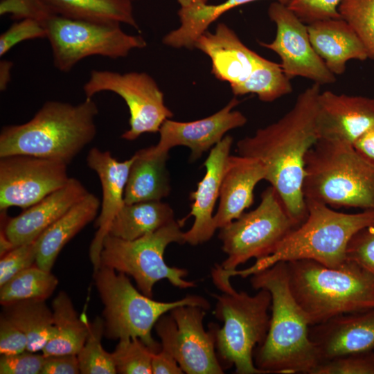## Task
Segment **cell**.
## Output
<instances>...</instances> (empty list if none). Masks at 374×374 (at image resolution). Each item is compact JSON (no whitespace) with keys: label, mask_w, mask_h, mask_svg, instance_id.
Instances as JSON below:
<instances>
[{"label":"cell","mask_w":374,"mask_h":374,"mask_svg":"<svg viewBox=\"0 0 374 374\" xmlns=\"http://www.w3.org/2000/svg\"><path fill=\"white\" fill-rule=\"evenodd\" d=\"M83 90L86 98L112 91L125 101L130 115V129L121 138L127 141L135 140L144 133L159 132L163 123L173 116L155 80L144 72L92 70Z\"/></svg>","instance_id":"12"},{"label":"cell","mask_w":374,"mask_h":374,"mask_svg":"<svg viewBox=\"0 0 374 374\" xmlns=\"http://www.w3.org/2000/svg\"><path fill=\"white\" fill-rule=\"evenodd\" d=\"M80 373L77 355L46 356L41 374Z\"/></svg>","instance_id":"44"},{"label":"cell","mask_w":374,"mask_h":374,"mask_svg":"<svg viewBox=\"0 0 374 374\" xmlns=\"http://www.w3.org/2000/svg\"><path fill=\"white\" fill-rule=\"evenodd\" d=\"M13 63L8 60H1L0 62V90L3 91L6 89L10 80V71Z\"/></svg>","instance_id":"47"},{"label":"cell","mask_w":374,"mask_h":374,"mask_svg":"<svg viewBox=\"0 0 374 374\" xmlns=\"http://www.w3.org/2000/svg\"><path fill=\"white\" fill-rule=\"evenodd\" d=\"M221 291L212 296L216 299L214 314L223 326L211 323L210 331L222 368L234 366L237 374H263L254 364L253 353L265 341L269 328L270 292L260 289L250 295L237 292L232 285Z\"/></svg>","instance_id":"7"},{"label":"cell","mask_w":374,"mask_h":374,"mask_svg":"<svg viewBox=\"0 0 374 374\" xmlns=\"http://www.w3.org/2000/svg\"><path fill=\"white\" fill-rule=\"evenodd\" d=\"M38 21L50 42L53 64L62 72H69L91 55L117 59L147 45L142 36L125 33L118 22L72 19L49 12Z\"/></svg>","instance_id":"10"},{"label":"cell","mask_w":374,"mask_h":374,"mask_svg":"<svg viewBox=\"0 0 374 374\" xmlns=\"http://www.w3.org/2000/svg\"><path fill=\"white\" fill-rule=\"evenodd\" d=\"M290 291L310 326L374 308V279L346 260L330 267L312 260L286 262Z\"/></svg>","instance_id":"4"},{"label":"cell","mask_w":374,"mask_h":374,"mask_svg":"<svg viewBox=\"0 0 374 374\" xmlns=\"http://www.w3.org/2000/svg\"><path fill=\"white\" fill-rule=\"evenodd\" d=\"M89 193L80 181L70 177L62 188L8 218L3 229L14 247L32 242Z\"/></svg>","instance_id":"21"},{"label":"cell","mask_w":374,"mask_h":374,"mask_svg":"<svg viewBox=\"0 0 374 374\" xmlns=\"http://www.w3.org/2000/svg\"><path fill=\"white\" fill-rule=\"evenodd\" d=\"M233 139L225 136L211 150L204 163L206 172L197 184V189L190 194L193 201L188 216H193L194 222L184 232L186 243L195 246L208 241L216 231L213 210L220 196L223 174Z\"/></svg>","instance_id":"20"},{"label":"cell","mask_w":374,"mask_h":374,"mask_svg":"<svg viewBox=\"0 0 374 374\" xmlns=\"http://www.w3.org/2000/svg\"><path fill=\"white\" fill-rule=\"evenodd\" d=\"M1 1H2V0H1Z\"/></svg>","instance_id":"51"},{"label":"cell","mask_w":374,"mask_h":374,"mask_svg":"<svg viewBox=\"0 0 374 374\" xmlns=\"http://www.w3.org/2000/svg\"><path fill=\"white\" fill-rule=\"evenodd\" d=\"M195 48L210 57L215 77L227 82L231 87L244 82L262 57L244 45L224 23L218 24L214 33H202Z\"/></svg>","instance_id":"22"},{"label":"cell","mask_w":374,"mask_h":374,"mask_svg":"<svg viewBox=\"0 0 374 374\" xmlns=\"http://www.w3.org/2000/svg\"><path fill=\"white\" fill-rule=\"evenodd\" d=\"M28 339L25 333L12 321L1 314L0 354L8 355L27 350Z\"/></svg>","instance_id":"43"},{"label":"cell","mask_w":374,"mask_h":374,"mask_svg":"<svg viewBox=\"0 0 374 374\" xmlns=\"http://www.w3.org/2000/svg\"><path fill=\"white\" fill-rule=\"evenodd\" d=\"M98 114V106L92 98H86L75 105L46 101L26 123L2 127L0 157L23 154L69 165L95 138Z\"/></svg>","instance_id":"3"},{"label":"cell","mask_w":374,"mask_h":374,"mask_svg":"<svg viewBox=\"0 0 374 374\" xmlns=\"http://www.w3.org/2000/svg\"><path fill=\"white\" fill-rule=\"evenodd\" d=\"M235 96L255 93L263 102H272L290 93V80L280 64L261 57L249 76L242 82L231 87Z\"/></svg>","instance_id":"32"},{"label":"cell","mask_w":374,"mask_h":374,"mask_svg":"<svg viewBox=\"0 0 374 374\" xmlns=\"http://www.w3.org/2000/svg\"><path fill=\"white\" fill-rule=\"evenodd\" d=\"M209 0H177L181 8H188L204 3H208Z\"/></svg>","instance_id":"49"},{"label":"cell","mask_w":374,"mask_h":374,"mask_svg":"<svg viewBox=\"0 0 374 374\" xmlns=\"http://www.w3.org/2000/svg\"><path fill=\"white\" fill-rule=\"evenodd\" d=\"M302 189L330 207L374 211V165L350 144L319 139L305 156Z\"/></svg>","instance_id":"6"},{"label":"cell","mask_w":374,"mask_h":374,"mask_svg":"<svg viewBox=\"0 0 374 374\" xmlns=\"http://www.w3.org/2000/svg\"><path fill=\"white\" fill-rule=\"evenodd\" d=\"M55 336L43 348L45 356L77 355L89 333V322L80 317L68 294L61 291L53 300Z\"/></svg>","instance_id":"28"},{"label":"cell","mask_w":374,"mask_h":374,"mask_svg":"<svg viewBox=\"0 0 374 374\" xmlns=\"http://www.w3.org/2000/svg\"><path fill=\"white\" fill-rule=\"evenodd\" d=\"M93 273L104 305V335L107 339L139 338L157 353L161 344L153 339L152 329L162 315L180 305L210 308L209 302L198 295H187L170 302L155 301L139 292L126 274L105 266H100Z\"/></svg>","instance_id":"8"},{"label":"cell","mask_w":374,"mask_h":374,"mask_svg":"<svg viewBox=\"0 0 374 374\" xmlns=\"http://www.w3.org/2000/svg\"><path fill=\"white\" fill-rule=\"evenodd\" d=\"M155 353L140 339L130 338L120 339L112 355L117 373L151 374Z\"/></svg>","instance_id":"36"},{"label":"cell","mask_w":374,"mask_h":374,"mask_svg":"<svg viewBox=\"0 0 374 374\" xmlns=\"http://www.w3.org/2000/svg\"><path fill=\"white\" fill-rule=\"evenodd\" d=\"M239 103L233 98L216 113L193 121L166 120L159 129L160 137L155 147L168 152L173 147L186 146L190 150V161L199 159L204 152L219 143L228 131L245 125L246 116L233 109Z\"/></svg>","instance_id":"16"},{"label":"cell","mask_w":374,"mask_h":374,"mask_svg":"<svg viewBox=\"0 0 374 374\" xmlns=\"http://www.w3.org/2000/svg\"><path fill=\"white\" fill-rule=\"evenodd\" d=\"M257 0H226L216 5L204 3L178 11L180 25L163 38V43L168 46L192 49L197 38L208 26L224 12L241 5ZM285 5L286 0H276Z\"/></svg>","instance_id":"30"},{"label":"cell","mask_w":374,"mask_h":374,"mask_svg":"<svg viewBox=\"0 0 374 374\" xmlns=\"http://www.w3.org/2000/svg\"><path fill=\"white\" fill-rule=\"evenodd\" d=\"M67 164L29 155L0 157V210L26 209L64 186L70 179Z\"/></svg>","instance_id":"14"},{"label":"cell","mask_w":374,"mask_h":374,"mask_svg":"<svg viewBox=\"0 0 374 374\" xmlns=\"http://www.w3.org/2000/svg\"><path fill=\"white\" fill-rule=\"evenodd\" d=\"M130 1H133V0H130Z\"/></svg>","instance_id":"50"},{"label":"cell","mask_w":374,"mask_h":374,"mask_svg":"<svg viewBox=\"0 0 374 374\" xmlns=\"http://www.w3.org/2000/svg\"><path fill=\"white\" fill-rule=\"evenodd\" d=\"M174 220L172 208L161 201L125 204L112 220L108 234L132 240L156 231Z\"/></svg>","instance_id":"27"},{"label":"cell","mask_w":374,"mask_h":374,"mask_svg":"<svg viewBox=\"0 0 374 374\" xmlns=\"http://www.w3.org/2000/svg\"><path fill=\"white\" fill-rule=\"evenodd\" d=\"M321 91V85L314 83L280 119L237 143L238 155L262 163L265 180L276 190L297 226L308 215L302 189L305 159L319 140L317 114Z\"/></svg>","instance_id":"1"},{"label":"cell","mask_w":374,"mask_h":374,"mask_svg":"<svg viewBox=\"0 0 374 374\" xmlns=\"http://www.w3.org/2000/svg\"><path fill=\"white\" fill-rule=\"evenodd\" d=\"M346 259L374 279V225L361 229L353 236L347 247Z\"/></svg>","instance_id":"38"},{"label":"cell","mask_w":374,"mask_h":374,"mask_svg":"<svg viewBox=\"0 0 374 374\" xmlns=\"http://www.w3.org/2000/svg\"><path fill=\"white\" fill-rule=\"evenodd\" d=\"M36 240L32 242L15 247L1 257L0 286L19 272L36 265Z\"/></svg>","instance_id":"39"},{"label":"cell","mask_w":374,"mask_h":374,"mask_svg":"<svg viewBox=\"0 0 374 374\" xmlns=\"http://www.w3.org/2000/svg\"><path fill=\"white\" fill-rule=\"evenodd\" d=\"M14 247L12 243L6 236L3 229H1L0 233V255L1 257L12 250Z\"/></svg>","instance_id":"48"},{"label":"cell","mask_w":374,"mask_h":374,"mask_svg":"<svg viewBox=\"0 0 374 374\" xmlns=\"http://www.w3.org/2000/svg\"><path fill=\"white\" fill-rule=\"evenodd\" d=\"M181 222L175 220L161 229L139 238L127 240L107 234L102 244L100 266L130 276L141 293L152 298L154 285L166 279L179 289L196 286L185 280L188 271L170 267L164 260L166 247L171 243H186Z\"/></svg>","instance_id":"9"},{"label":"cell","mask_w":374,"mask_h":374,"mask_svg":"<svg viewBox=\"0 0 374 374\" xmlns=\"http://www.w3.org/2000/svg\"><path fill=\"white\" fill-rule=\"evenodd\" d=\"M307 26L314 51L334 75L343 74L349 60L368 58L361 40L343 19L316 21Z\"/></svg>","instance_id":"24"},{"label":"cell","mask_w":374,"mask_h":374,"mask_svg":"<svg viewBox=\"0 0 374 374\" xmlns=\"http://www.w3.org/2000/svg\"><path fill=\"white\" fill-rule=\"evenodd\" d=\"M104 332V321L100 317L89 323L87 337L77 354L80 373H117L112 353L107 352L101 344Z\"/></svg>","instance_id":"34"},{"label":"cell","mask_w":374,"mask_h":374,"mask_svg":"<svg viewBox=\"0 0 374 374\" xmlns=\"http://www.w3.org/2000/svg\"><path fill=\"white\" fill-rule=\"evenodd\" d=\"M124 193L125 204L161 201L170 192L166 168L168 152L155 145L138 150L133 155Z\"/></svg>","instance_id":"25"},{"label":"cell","mask_w":374,"mask_h":374,"mask_svg":"<svg viewBox=\"0 0 374 374\" xmlns=\"http://www.w3.org/2000/svg\"><path fill=\"white\" fill-rule=\"evenodd\" d=\"M3 306L5 317L15 323L26 335L27 350H42L55 336L53 312L43 300H24Z\"/></svg>","instance_id":"31"},{"label":"cell","mask_w":374,"mask_h":374,"mask_svg":"<svg viewBox=\"0 0 374 374\" xmlns=\"http://www.w3.org/2000/svg\"><path fill=\"white\" fill-rule=\"evenodd\" d=\"M308 215L269 256L256 260L244 269L228 273L231 278L250 276L278 262L312 260L330 267L344 264L346 250L353 236L361 229L374 225V211L346 213L312 200L305 199Z\"/></svg>","instance_id":"5"},{"label":"cell","mask_w":374,"mask_h":374,"mask_svg":"<svg viewBox=\"0 0 374 374\" xmlns=\"http://www.w3.org/2000/svg\"><path fill=\"white\" fill-rule=\"evenodd\" d=\"M57 284V278L51 271L35 265L19 272L0 286V303L5 305L24 300L45 301Z\"/></svg>","instance_id":"33"},{"label":"cell","mask_w":374,"mask_h":374,"mask_svg":"<svg viewBox=\"0 0 374 374\" xmlns=\"http://www.w3.org/2000/svg\"><path fill=\"white\" fill-rule=\"evenodd\" d=\"M100 199L89 193L37 239L36 265L51 271L63 247L85 226L97 217Z\"/></svg>","instance_id":"26"},{"label":"cell","mask_w":374,"mask_h":374,"mask_svg":"<svg viewBox=\"0 0 374 374\" xmlns=\"http://www.w3.org/2000/svg\"><path fill=\"white\" fill-rule=\"evenodd\" d=\"M250 276L253 289L267 290L271 296L269 328L254 350L255 366L263 374H314L321 360L309 336L310 324L290 291L286 262Z\"/></svg>","instance_id":"2"},{"label":"cell","mask_w":374,"mask_h":374,"mask_svg":"<svg viewBox=\"0 0 374 374\" xmlns=\"http://www.w3.org/2000/svg\"><path fill=\"white\" fill-rule=\"evenodd\" d=\"M341 0H287L285 5L303 22L341 18L338 6Z\"/></svg>","instance_id":"40"},{"label":"cell","mask_w":374,"mask_h":374,"mask_svg":"<svg viewBox=\"0 0 374 374\" xmlns=\"http://www.w3.org/2000/svg\"><path fill=\"white\" fill-rule=\"evenodd\" d=\"M338 12L361 40L368 57L374 60V0H341Z\"/></svg>","instance_id":"35"},{"label":"cell","mask_w":374,"mask_h":374,"mask_svg":"<svg viewBox=\"0 0 374 374\" xmlns=\"http://www.w3.org/2000/svg\"><path fill=\"white\" fill-rule=\"evenodd\" d=\"M151 366L153 374L184 373L173 355L162 348L153 354Z\"/></svg>","instance_id":"45"},{"label":"cell","mask_w":374,"mask_h":374,"mask_svg":"<svg viewBox=\"0 0 374 374\" xmlns=\"http://www.w3.org/2000/svg\"><path fill=\"white\" fill-rule=\"evenodd\" d=\"M46 356L34 352L1 355V374H41Z\"/></svg>","instance_id":"42"},{"label":"cell","mask_w":374,"mask_h":374,"mask_svg":"<svg viewBox=\"0 0 374 374\" xmlns=\"http://www.w3.org/2000/svg\"><path fill=\"white\" fill-rule=\"evenodd\" d=\"M44 37L46 31L39 21L33 18L19 19L0 35V56L23 41Z\"/></svg>","instance_id":"41"},{"label":"cell","mask_w":374,"mask_h":374,"mask_svg":"<svg viewBox=\"0 0 374 374\" xmlns=\"http://www.w3.org/2000/svg\"><path fill=\"white\" fill-rule=\"evenodd\" d=\"M314 374H374V351L351 353L324 361Z\"/></svg>","instance_id":"37"},{"label":"cell","mask_w":374,"mask_h":374,"mask_svg":"<svg viewBox=\"0 0 374 374\" xmlns=\"http://www.w3.org/2000/svg\"><path fill=\"white\" fill-rule=\"evenodd\" d=\"M374 127V98L321 91L318 98L317 130L319 139L353 145Z\"/></svg>","instance_id":"17"},{"label":"cell","mask_w":374,"mask_h":374,"mask_svg":"<svg viewBox=\"0 0 374 374\" xmlns=\"http://www.w3.org/2000/svg\"><path fill=\"white\" fill-rule=\"evenodd\" d=\"M309 336L321 362L374 350V308L342 314L310 326Z\"/></svg>","instance_id":"19"},{"label":"cell","mask_w":374,"mask_h":374,"mask_svg":"<svg viewBox=\"0 0 374 374\" xmlns=\"http://www.w3.org/2000/svg\"><path fill=\"white\" fill-rule=\"evenodd\" d=\"M353 146L362 157L374 165V127L360 136Z\"/></svg>","instance_id":"46"},{"label":"cell","mask_w":374,"mask_h":374,"mask_svg":"<svg viewBox=\"0 0 374 374\" xmlns=\"http://www.w3.org/2000/svg\"><path fill=\"white\" fill-rule=\"evenodd\" d=\"M48 12L65 17L127 24L139 28L130 0H38Z\"/></svg>","instance_id":"29"},{"label":"cell","mask_w":374,"mask_h":374,"mask_svg":"<svg viewBox=\"0 0 374 374\" xmlns=\"http://www.w3.org/2000/svg\"><path fill=\"white\" fill-rule=\"evenodd\" d=\"M262 163L253 158L231 155L223 174L220 202L214 215L216 229H222L238 218L253 203V191L265 179Z\"/></svg>","instance_id":"23"},{"label":"cell","mask_w":374,"mask_h":374,"mask_svg":"<svg viewBox=\"0 0 374 374\" xmlns=\"http://www.w3.org/2000/svg\"><path fill=\"white\" fill-rule=\"evenodd\" d=\"M206 310L180 305L162 315L154 328L161 348L170 352L187 374H222L211 331L204 328Z\"/></svg>","instance_id":"13"},{"label":"cell","mask_w":374,"mask_h":374,"mask_svg":"<svg viewBox=\"0 0 374 374\" xmlns=\"http://www.w3.org/2000/svg\"><path fill=\"white\" fill-rule=\"evenodd\" d=\"M133 159L132 156L120 161L109 151H102L97 148H91L87 154V166L98 175L103 193L101 209L95 222L97 231L89 248L93 271L100 267L102 244L110 224L125 204V188Z\"/></svg>","instance_id":"18"},{"label":"cell","mask_w":374,"mask_h":374,"mask_svg":"<svg viewBox=\"0 0 374 374\" xmlns=\"http://www.w3.org/2000/svg\"><path fill=\"white\" fill-rule=\"evenodd\" d=\"M296 227L278 194L269 186L255 209L220 229L218 238L227 256L220 267L229 272L251 258L258 260L271 255Z\"/></svg>","instance_id":"11"},{"label":"cell","mask_w":374,"mask_h":374,"mask_svg":"<svg viewBox=\"0 0 374 374\" xmlns=\"http://www.w3.org/2000/svg\"><path fill=\"white\" fill-rule=\"evenodd\" d=\"M268 16L276 26L274 39L270 43L259 42L264 48L275 52L280 66L291 80L302 77L319 85L334 83V75L314 51L308 26L287 6L278 1L268 8Z\"/></svg>","instance_id":"15"}]
</instances>
